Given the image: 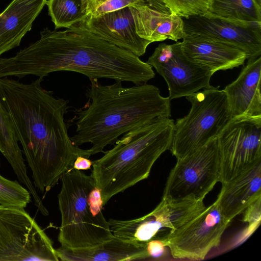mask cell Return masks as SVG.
<instances>
[{
  "label": "cell",
  "mask_w": 261,
  "mask_h": 261,
  "mask_svg": "<svg viewBox=\"0 0 261 261\" xmlns=\"http://www.w3.org/2000/svg\"><path fill=\"white\" fill-rule=\"evenodd\" d=\"M43 79L23 84L0 78V99L13 121L34 186L41 193L58 183L77 156H90L88 149L74 145L68 135L64 119L68 100L44 89Z\"/></svg>",
  "instance_id": "obj_1"
},
{
  "label": "cell",
  "mask_w": 261,
  "mask_h": 261,
  "mask_svg": "<svg viewBox=\"0 0 261 261\" xmlns=\"http://www.w3.org/2000/svg\"><path fill=\"white\" fill-rule=\"evenodd\" d=\"M40 35L14 56L0 58V78H43L67 71L83 74L90 81L107 78L138 85L155 76L152 67L139 57L77 27L59 31L45 28Z\"/></svg>",
  "instance_id": "obj_2"
},
{
  "label": "cell",
  "mask_w": 261,
  "mask_h": 261,
  "mask_svg": "<svg viewBox=\"0 0 261 261\" xmlns=\"http://www.w3.org/2000/svg\"><path fill=\"white\" fill-rule=\"evenodd\" d=\"M86 96L88 102L76 110V129L70 139L79 147L91 143L90 156L103 153L105 147L130 130L158 117L171 116V100L152 85L123 87L121 82L101 85L91 80Z\"/></svg>",
  "instance_id": "obj_3"
},
{
  "label": "cell",
  "mask_w": 261,
  "mask_h": 261,
  "mask_svg": "<svg viewBox=\"0 0 261 261\" xmlns=\"http://www.w3.org/2000/svg\"><path fill=\"white\" fill-rule=\"evenodd\" d=\"M174 129L173 119L158 117L125 133L111 149L92 161L91 175L101 190L103 206L149 176L156 161L170 150Z\"/></svg>",
  "instance_id": "obj_4"
},
{
  "label": "cell",
  "mask_w": 261,
  "mask_h": 261,
  "mask_svg": "<svg viewBox=\"0 0 261 261\" xmlns=\"http://www.w3.org/2000/svg\"><path fill=\"white\" fill-rule=\"evenodd\" d=\"M58 195L61 224L58 241L65 249H90L114 236L102 212L101 190L91 175L69 170L61 178Z\"/></svg>",
  "instance_id": "obj_5"
},
{
  "label": "cell",
  "mask_w": 261,
  "mask_h": 261,
  "mask_svg": "<svg viewBox=\"0 0 261 261\" xmlns=\"http://www.w3.org/2000/svg\"><path fill=\"white\" fill-rule=\"evenodd\" d=\"M190 112L174 122L170 150L176 159L190 154L216 138L231 118L223 91L211 86L186 96Z\"/></svg>",
  "instance_id": "obj_6"
},
{
  "label": "cell",
  "mask_w": 261,
  "mask_h": 261,
  "mask_svg": "<svg viewBox=\"0 0 261 261\" xmlns=\"http://www.w3.org/2000/svg\"><path fill=\"white\" fill-rule=\"evenodd\" d=\"M218 182H220V160L216 138L177 159L167 179L162 198L203 201Z\"/></svg>",
  "instance_id": "obj_7"
},
{
  "label": "cell",
  "mask_w": 261,
  "mask_h": 261,
  "mask_svg": "<svg viewBox=\"0 0 261 261\" xmlns=\"http://www.w3.org/2000/svg\"><path fill=\"white\" fill-rule=\"evenodd\" d=\"M58 261L51 240L24 208L0 204V261Z\"/></svg>",
  "instance_id": "obj_8"
},
{
  "label": "cell",
  "mask_w": 261,
  "mask_h": 261,
  "mask_svg": "<svg viewBox=\"0 0 261 261\" xmlns=\"http://www.w3.org/2000/svg\"><path fill=\"white\" fill-rule=\"evenodd\" d=\"M206 206L203 201L173 200L162 198L150 213L130 220L110 219L113 236L137 245L146 247L154 239H163L171 230L195 218Z\"/></svg>",
  "instance_id": "obj_9"
},
{
  "label": "cell",
  "mask_w": 261,
  "mask_h": 261,
  "mask_svg": "<svg viewBox=\"0 0 261 261\" xmlns=\"http://www.w3.org/2000/svg\"><path fill=\"white\" fill-rule=\"evenodd\" d=\"M217 138L222 184L261 163V115L231 118Z\"/></svg>",
  "instance_id": "obj_10"
},
{
  "label": "cell",
  "mask_w": 261,
  "mask_h": 261,
  "mask_svg": "<svg viewBox=\"0 0 261 261\" xmlns=\"http://www.w3.org/2000/svg\"><path fill=\"white\" fill-rule=\"evenodd\" d=\"M230 222L216 200L196 217L171 230L162 240L174 258L203 260L220 245Z\"/></svg>",
  "instance_id": "obj_11"
},
{
  "label": "cell",
  "mask_w": 261,
  "mask_h": 261,
  "mask_svg": "<svg viewBox=\"0 0 261 261\" xmlns=\"http://www.w3.org/2000/svg\"><path fill=\"white\" fill-rule=\"evenodd\" d=\"M146 63L165 80L171 100L212 86L210 82L213 74L188 60L181 50L179 42L159 44Z\"/></svg>",
  "instance_id": "obj_12"
},
{
  "label": "cell",
  "mask_w": 261,
  "mask_h": 261,
  "mask_svg": "<svg viewBox=\"0 0 261 261\" xmlns=\"http://www.w3.org/2000/svg\"><path fill=\"white\" fill-rule=\"evenodd\" d=\"M74 25L138 57L145 53L151 43L137 34L130 7L95 17H88Z\"/></svg>",
  "instance_id": "obj_13"
},
{
  "label": "cell",
  "mask_w": 261,
  "mask_h": 261,
  "mask_svg": "<svg viewBox=\"0 0 261 261\" xmlns=\"http://www.w3.org/2000/svg\"><path fill=\"white\" fill-rule=\"evenodd\" d=\"M182 19L185 35L207 38L234 46L245 51L249 58L261 55V29L245 28L203 15Z\"/></svg>",
  "instance_id": "obj_14"
},
{
  "label": "cell",
  "mask_w": 261,
  "mask_h": 261,
  "mask_svg": "<svg viewBox=\"0 0 261 261\" xmlns=\"http://www.w3.org/2000/svg\"><path fill=\"white\" fill-rule=\"evenodd\" d=\"M137 34L150 41H175L185 36L181 17L171 12L158 0L145 1L130 6Z\"/></svg>",
  "instance_id": "obj_15"
},
{
  "label": "cell",
  "mask_w": 261,
  "mask_h": 261,
  "mask_svg": "<svg viewBox=\"0 0 261 261\" xmlns=\"http://www.w3.org/2000/svg\"><path fill=\"white\" fill-rule=\"evenodd\" d=\"M185 56L213 74L243 65L249 58L243 50L207 38L185 35L179 42Z\"/></svg>",
  "instance_id": "obj_16"
},
{
  "label": "cell",
  "mask_w": 261,
  "mask_h": 261,
  "mask_svg": "<svg viewBox=\"0 0 261 261\" xmlns=\"http://www.w3.org/2000/svg\"><path fill=\"white\" fill-rule=\"evenodd\" d=\"M261 57L248 59L238 78L222 90L231 118L261 115Z\"/></svg>",
  "instance_id": "obj_17"
},
{
  "label": "cell",
  "mask_w": 261,
  "mask_h": 261,
  "mask_svg": "<svg viewBox=\"0 0 261 261\" xmlns=\"http://www.w3.org/2000/svg\"><path fill=\"white\" fill-rule=\"evenodd\" d=\"M47 0H13L0 14V57L20 45Z\"/></svg>",
  "instance_id": "obj_18"
},
{
  "label": "cell",
  "mask_w": 261,
  "mask_h": 261,
  "mask_svg": "<svg viewBox=\"0 0 261 261\" xmlns=\"http://www.w3.org/2000/svg\"><path fill=\"white\" fill-rule=\"evenodd\" d=\"M261 197V163L237 177L222 184L216 200L230 222Z\"/></svg>",
  "instance_id": "obj_19"
},
{
  "label": "cell",
  "mask_w": 261,
  "mask_h": 261,
  "mask_svg": "<svg viewBox=\"0 0 261 261\" xmlns=\"http://www.w3.org/2000/svg\"><path fill=\"white\" fill-rule=\"evenodd\" d=\"M62 261H130L148 259L146 247L113 236L91 248L71 250L60 246L56 249Z\"/></svg>",
  "instance_id": "obj_20"
},
{
  "label": "cell",
  "mask_w": 261,
  "mask_h": 261,
  "mask_svg": "<svg viewBox=\"0 0 261 261\" xmlns=\"http://www.w3.org/2000/svg\"><path fill=\"white\" fill-rule=\"evenodd\" d=\"M11 116L0 99V151L6 158L19 180L34 199L39 195L29 177Z\"/></svg>",
  "instance_id": "obj_21"
},
{
  "label": "cell",
  "mask_w": 261,
  "mask_h": 261,
  "mask_svg": "<svg viewBox=\"0 0 261 261\" xmlns=\"http://www.w3.org/2000/svg\"><path fill=\"white\" fill-rule=\"evenodd\" d=\"M207 17L245 28L261 29V5L256 0H212Z\"/></svg>",
  "instance_id": "obj_22"
},
{
  "label": "cell",
  "mask_w": 261,
  "mask_h": 261,
  "mask_svg": "<svg viewBox=\"0 0 261 261\" xmlns=\"http://www.w3.org/2000/svg\"><path fill=\"white\" fill-rule=\"evenodd\" d=\"M46 5L56 29L69 28L88 16L86 0H47Z\"/></svg>",
  "instance_id": "obj_23"
},
{
  "label": "cell",
  "mask_w": 261,
  "mask_h": 261,
  "mask_svg": "<svg viewBox=\"0 0 261 261\" xmlns=\"http://www.w3.org/2000/svg\"><path fill=\"white\" fill-rule=\"evenodd\" d=\"M27 188L17 181L8 179L0 175V204L24 208L30 202L31 196Z\"/></svg>",
  "instance_id": "obj_24"
},
{
  "label": "cell",
  "mask_w": 261,
  "mask_h": 261,
  "mask_svg": "<svg viewBox=\"0 0 261 261\" xmlns=\"http://www.w3.org/2000/svg\"><path fill=\"white\" fill-rule=\"evenodd\" d=\"M171 12L188 18L197 15H205L210 11L212 0H158Z\"/></svg>",
  "instance_id": "obj_25"
},
{
  "label": "cell",
  "mask_w": 261,
  "mask_h": 261,
  "mask_svg": "<svg viewBox=\"0 0 261 261\" xmlns=\"http://www.w3.org/2000/svg\"><path fill=\"white\" fill-rule=\"evenodd\" d=\"M146 0H86L88 17H95Z\"/></svg>",
  "instance_id": "obj_26"
},
{
  "label": "cell",
  "mask_w": 261,
  "mask_h": 261,
  "mask_svg": "<svg viewBox=\"0 0 261 261\" xmlns=\"http://www.w3.org/2000/svg\"><path fill=\"white\" fill-rule=\"evenodd\" d=\"M243 221L248 223L245 230L246 234L249 236L258 227L261 220V197L257 199L244 211Z\"/></svg>",
  "instance_id": "obj_27"
},
{
  "label": "cell",
  "mask_w": 261,
  "mask_h": 261,
  "mask_svg": "<svg viewBox=\"0 0 261 261\" xmlns=\"http://www.w3.org/2000/svg\"><path fill=\"white\" fill-rule=\"evenodd\" d=\"M148 259H161L166 254L167 249L165 242L161 239H154L149 241L146 246Z\"/></svg>",
  "instance_id": "obj_28"
},
{
  "label": "cell",
  "mask_w": 261,
  "mask_h": 261,
  "mask_svg": "<svg viewBox=\"0 0 261 261\" xmlns=\"http://www.w3.org/2000/svg\"><path fill=\"white\" fill-rule=\"evenodd\" d=\"M92 165V162L88 158L83 156H78L76 158L73 168L78 170L90 169Z\"/></svg>",
  "instance_id": "obj_29"
},
{
  "label": "cell",
  "mask_w": 261,
  "mask_h": 261,
  "mask_svg": "<svg viewBox=\"0 0 261 261\" xmlns=\"http://www.w3.org/2000/svg\"><path fill=\"white\" fill-rule=\"evenodd\" d=\"M256 1H257V2L259 4H260V5H261V0H256Z\"/></svg>",
  "instance_id": "obj_30"
}]
</instances>
